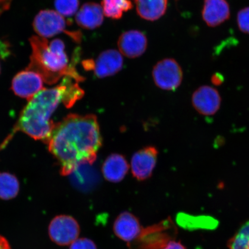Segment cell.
I'll return each mask as SVG.
<instances>
[{"instance_id": "6da1fadb", "label": "cell", "mask_w": 249, "mask_h": 249, "mask_svg": "<svg viewBox=\"0 0 249 249\" xmlns=\"http://www.w3.org/2000/svg\"><path fill=\"white\" fill-rule=\"evenodd\" d=\"M46 144L60 164L62 176L71 175L83 164H92L102 144L97 118L68 115L55 124Z\"/></svg>"}, {"instance_id": "7a4b0ae2", "label": "cell", "mask_w": 249, "mask_h": 249, "mask_svg": "<svg viewBox=\"0 0 249 249\" xmlns=\"http://www.w3.org/2000/svg\"><path fill=\"white\" fill-rule=\"evenodd\" d=\"M83 95L84 91L78 82L68 76L64 77L60 85L53 88L42 89L29 99L1 147H4L18 132L46 143L55 124L51 117L59 105L62 103L65 107L71 108Z\"/></svg>"}, {"instance_id": "3957f363", "label": "cell", "mask_w": 249, "mask_h": 249, "mask_svg": "<svg viewBox=\"0 0 249 249\" xmlns=\"http://www.w3.org/2000/svg\"><path fill=\"white\" fill-rule=\"evenodd\" d=\"M32 54L27 70L35 71L42 77L43 82L52 85L62 77H71L77 82H83L84 78L77 72L75 65L80 50L74 53L70 64L65 52V46L61 39H55L51 42L46 38L33 36L30 39Z\"/></svg>"}, {"instance_id": "277c9868", "label": "cell", "mask_w": 249, "mask_h": 249, "mask_svg": "<svg viewBox=\"0 0 249 249\" xmlns=\"http://www.w3.org/2000/svg\"><path fill=\"white\" fill-rule=\"evenodd\" d=\"M177 229L170 218L145 229L135 240L129 243V249H162L176 235Z\"/></svg>"}, {"instance_id": "5b68a950", "label": "cell", "mask_w": 249, "mask_h": 249, "mask_svg": "<svg viewBox=\"0 0 249 249\" xmlns=\"http://www.w3.org/2000/svg\"><path fill=\"white\" fill-rule=\"evenodd\" d=\"M67 22L63 16L53 10L40 11L34 18L33 28L39 36L51 38L61 33H65L76 42L81 40L80 33L66 30Z\"/></svg>"}, {"instance_id": "8992f818", "label": "cell", "mask_w": 249, "mask_h": 249, "mask_svg": "<svg viewBox=\"0 0 249 249\" xmlns=\"http://www.w3.org/2000/svg\"><path fill=\"white\" fill-rule=\"evenodd\" d=\"M152 77L159 88L167 91H174L182 83L183 71L175 60L166 58L155 65Z\"/></svg>"}, {"instance_id": "52a82bcc", "label": "cell", "mask_w": 249, "mask_h": 249, "mask_svg": "<svg viewBox=\"0 0 249 249\" xmlns=\"http://www.w3.org/2000/svg\"><path fill=\"white\" fill-rule=\"evenodd\" d=\"M49 232L52 240L55 244L66 246L76 240L80 233V226L71 216H58L52 220Z\"/></svg>"}, {"instance_id": "ba28073f", "label": "cell", "mask_w": 249, "mask_h": 249, "mask_svg": "<svg viewBox=\"0 0 249 249\" xmlns=\"http://www.w3.org/2000/svg\"><path fill=\"white\" fill-rule=\"evenodd\" d=\"M192 102L199 114L209 117L213 116L219 110L222 99L216 89L210 86H203L193 93Z\"/></svg>"}, {"instance_id": "9c48e42d", "label": "cell", "mask_w": 249, "mask_h": 249, "mask_svg": "<svg viewBox=\"0 0 249 249\" xmlns=\"http://www.w3.org/2000/svg\"><path fill=\"white\" fill-rule=\"evenodd\" d=\"M43 83L39 74L26 69L16 74L12 80L11 88L15 95L29 101L44 89Z\"/></svg>"}, {"instance_id": "30bf717a", "label": "cell", "mask_w": 249, "mask_h": 249, "mask_svg": "<svg viewBox=\"0 0 249 249\" xmlns=\"http://www.w3.org/2000/svg\"><path fill=\"white\" fill-rule=\"evenodd\" d=\"M158 151L154 147L141 149L133 155L131 170L133 176L139 180L147 179L152 176L157 164Z\"/></svg>"}, {"instance_id": "8fae6325", "label": "cell", "mask_w": 249, "mask_h": 249, "mask_svg": "<svg viewBox=\"0 0 249 249\" xmlns=\"http://www.w3.org/2000/svg\"><path fill=\"white\" fill-rule=\"evenodd\" d=\"M122 54L116 50L110 49L101 53L95 61L93 60L92 71L99 79L114 75L123 67Z\"/></svg>"}, {"instance_id": "7c38bea8", "label": "cell", "mask_w": 249, "mask_h": 249, "mask_svg": "<svg viewBox=\"0 0 249 249\" xmlns=\"http://www.w3.org/2000/svg\"><path fill=\"white\" fill-rule=\"evenodd\" d=\"M148 40L144 33L138 30H129L121 34L118 47L121 54L130 58L140 57L147 48Z\"/></svg>"}, {"instance_id": "4fadbf2b", "label": "cell", "mask_w": 249, "mask_h": 249, "mask_svg": "<svg viewBox=\"0 0 249 249\" xmlns=\"http://www.w3.org/2000/svg\"><path fill=\"white\" fill-rule=\"evenodd\" d=\"M142 229L138 218L128 212L120 214L113 225L115 234L129 244L138 237Z\"/></svg>"}, {"instance_id": "5bb4252c", "label": "cell", "mask_w": 249, "mask_h": 249, "mask_svg": "<svg viewBox=\"0 0 249 249\" xmlns=\"http://www.w3.org/2000/svg\"><path fill=\"white\" fill-rule=\"evenodd\" d=\"M202 14L208 26L216 27L229 19V5L226 0H205Z\"/></svg>"}, {"instance_id": "9a60e30c", "label": "cell", "mask_w": 249, "mask_h": 249, "mask_svg": "<svg viewBox=\"0 0 249 249\" xmlns=\"http://www.w3.org/2000/svg\"><path fill=\"white\" fill-rule=\"evenodd\" d=\"M76 23L86 30H93L104 22V13L102 6L95 2H87L77 12Z\"/></svg>"}, {"instance_id": "2e32d148", "label": "cell", "mask_w": 249, "mask_h": 249, "mask_svg": "<svg viewBox=\"0 0 249 249\" xmlns=\"http://www.w3.org/2000/svg\"><path fill=\"white\" fill-rule=\"evenodd\" d=\"M129 164L123 155L111 154L106 160L102 166V174L109 182L118 183L126 176Z\"/></svg>"}, {"instance_id": "e0dca14e", "label": "cell", "mask_w": 249, "mask_h": 249, "mask_svg": "<svg viewBox=\"0 0 249 249\" xmlns=\"http://www.w3.org/2000/svg\"><path fill=\"white\" fill-rule=\"evenodd\" d=\"M140 17L149 21L157 20L164 15L168 0H134Z\"/></svg>"}, {"instance_id": "ac0fdd59", "label": "cell", "mask_w": 249, "mask_h": 249, "mask_svg": "<svg viewBox=\"0 0 249 249\" xmlns=\"http://www.w3.org/2000/svg\"><path fill=\"white\" fill-rule=\"evenodd\" d=\"M102 7L106 17L120 19L124 12L133 8V4L130 0H102Z\"/></svg>"}, {"instance_id": "d6986e66", "label": "cell", "mask_w": 249, "mask_h": 249, "mask_svg": "<svg viewBox=\"0 0 249 249\" xmlns=\"http://www.w3.org/2000/svg\"><path fill=\"white\" fill-rule=\"evenodd\" d=\"M18 191L19 183L17 177L10 173H0V198H13L18 195Z\"/></svg>"}, {"instance_id": "ffe728a7", "label": "cell", "mask_w": 249, "mask_h": 249, "mask_svg": "<svg viewBox=\"0 0 249 249\" xmlns=\"http://www.w3.org/2000/svg\"><path fill=\"white\" fill-rule=\"evenodd\" d=\"M229 249H249V220L230 239Z\"/></svg>"}, {"instance_id": "44dd1931", "label": "cell", "mask_w": 249, "mask_h": 249, "mask_svg": "<svg viewBox=\"0 0 249 249\" xmlns=\"http://www.w3.org/2000/svg\"><path fill=\"white\" fill-rule=\"evenodd\" d=\"M79 5V0H55V7L59 14L71 17L76 14Z\"/></svg>"}, {"instance_id": "7402d4cb", "label": "cell", "mask_w": 249, "mask_h": 249, "mask_svg": "<svg viewBox=\"0 0 249 249\" xmlns=\"http://www.w3.org/2000/svg\"><path fill=\"white\" fill-rule=\"evenodd\" d=\"M237 23L242 32L249 34V7L242 9L238 12Z\"/></svg>"}, {"instance_id": "603a6c76", "label": "cell", "mask_w": 249, "mask_h": 249, "mask_svg": "<svg viewBox=\"0 0 249 249\" xmlns=\"http://www.w3.org/2000/svg\"><path fill=\"white\" fill-rule=\"evenodd\" d=\"M70 249H97L94 242L88 238L77 239L71 244Z\"/></svg>"}, {"instance_id": "cb8c5ba5", "label": "cell", "mask_w": 249, "mask_h": 249, "mask_svg": "<svg viewBox=\"0 0 249 249\" xmlns=\"http://www.w3.org/2000/svg\"><path fill=\"white\" fill-rule=\"evenodd\" d=\"M162 249H186L179 241H170Z\"/></svg>"}, {"instance_id": "d4e9b609", "label": "cell", "mask_w": 249, "mask_h": 249, "mask_svg": "<svg viewBox=\"0 0 249 249\" xmlns=\"http://www.w3.org/2000/svg\"><path fill=\"white\" fill-rule=\"evenodd\" d=\"M13 0H0V17L10 8Z\"/></svg>"}, {"instance_id": "484cf974", "label": "cell", "mask_w": 249, "mask_h": 249, "mask_svg": "<svg viewBox=\"0 0 249 249\" xmlns=\"http://www.w3.org/2000/svg\"><path fill=\"white\" fill-rule=\"evenodd\" d=\"M0 249H11L7 239L1 235H0Z\"/></svg>"}, {"instance_id": "4316f807", "label": "cell", "mask_w": 249, "mask_h": 249, "mask_svg": "<svg viewBox=\"0 0 249 249\" xmlns=\"http://www.w3.org/2000/svg\"><path fill=\"white\" fill-rule=\"evenodd\" d=\"M0 73H1V66H0Z\"/></svg>"}]
</instances>
